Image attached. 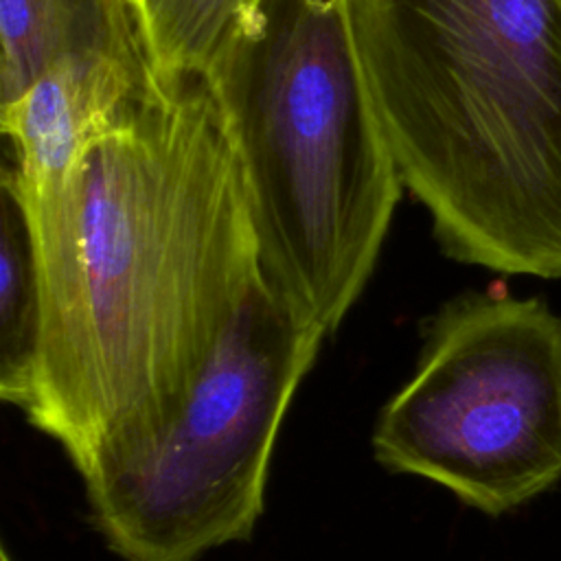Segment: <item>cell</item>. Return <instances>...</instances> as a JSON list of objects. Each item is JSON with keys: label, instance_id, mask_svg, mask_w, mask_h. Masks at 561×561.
<instances>
[{"label": "cell", "instance_id": "3957f363", "mask_svg": "<svg viewBox=\"0 0 561 561\" xmlns=\"http://www.w3.org/2000/svg\"><path fill=\"white\" fill-rule=\"evenodd\" d=\"M202 79L243 169L265 285L333 333L403 188L348 0H250Z\"/></svg>", "mask_w": 561, "mask_h": 561}, {"label": "cell", "instance_id": "6da1fadb", "mask_svg": "<svg viewBox=\"0 0 561 561\" xmlns=\"http://www.w3.org/2000/svg\"><path fill=\"white\" fill-rule=\"evenodd\" d=\"M20 208L42 302L20 412L83 476L175 419L263 278L248 186L206 81L149 79L68 191Z\"/></svg>", "mask_w": 561, "mask_h": 561}, {"label": "cell", "instance_id": "8992f818", "mask_svg": "<svg viewBox=\"0 0 561 561\" xmlns=\"http://www.w3.org/2000/svg\"><path fill=\"white\" fill-rule=\"evenodd\" d=\"M147 85L136 22L121 2L22 94L2 103V129L15 153L2 184L22 206L66 193L88 147L134 110Z\"/></svg>", "mask_w": 561, "mask_h": 561}, {"label": "cell", "instance_id": "5b68a950", "mask_svg": "<svg viewBox=\"0 0 561 561\" xmlns=\"http://www.w3.org/2000/svg\"><path fill=\"white\" fill-rule=\"evenodd\" d=\"M381 467L497 517L561 482V318L543 298L467 291L427 322L377 416Z\"/></svg>", "mask_w": 561, "mask_h": 561}, {"label": "cell", "instance_id": "52a82bcc", "mask_svg": "<svg viewBox=\"0 0 561 561\" xmlns=\"http://www.w3.org/2000/svg\"><path fill=\"white\" fill-rule=\"evenodd\" d=\"M0 206V397L22 410L39 346V278L22 208L4 184Z\"/></svg>", "mask_w": 561, "mask_h": 561}, {"label": "cell", "instance_id": "30bf717a", "mask_svg": "<svg viewBox=\"0 0 561 561\" xmlns=\"http://www.w3.org/2000/svg\"><path fill=\"white\" fill-rule=\"evenodd\" d=\"M0 561H13V559L9 557V550H7V548L2 550V554H0Z\"/></svg>", "mask_w": 561, "mask_h": 561}, {"label": "cell", "instance_id": "ba28073f", "mask_svg": "<svg viewBox=\"0 0 561 561\" xmlns=\"http://www.w3.org/2000/svg\"><path fill=\"white\" fill-rule=\"evenodd\" d=\"M250 0H136L129 9L149 79L171 88L202 79Z\"/></svg>", "mask_w": 561, "mask_h": 561}, {"label": "cell", "instance_id": "8fae6325", "mask_svg": "<svg viewBox=\"0 0 561 561\" xmlns=\"http://www.w3.org/2000/svg\"><path fill=\"white\" fill-rule=\"evenodd\" d=\"M134 2H136V0H127V4H129V7H131V4H134Z\"/></svg>", "mask_w": 561, "mask_h": 561}, {"label": "cell", "instance_id": "9c48e42d", "mask_svg": "<svg viewBox=\"0 0 561 561\" xmlns=\"http://www.w3.org/2000/svg\"><path fill=\"white\" fill-rule=\"evenodd\" d=\"M127 0H0V92L13 101Z\"/></svg>", "mask_w": 561, "mask_h": 561}, {"label": "cell", "instance_id": "7a4b0ae2", "mask_svg": "<svg viewBox=\"0 0 561 561\" xmlns=\"http://www.w3.org/2000/svg\"><path fill=\"white\" fill-rule=\"evenodd\" d=\"M403 186L443 252L561 278V0H348Z\"/></svg>", "mask_w": 561, "mask_h": 561}, {"label": "cell", "instance_id": "277c9868", "mask_svg": "<svg viewBox=\"0 0 561 561\" xmlns=\"http://www.w3.org/2000/svg\"><path fill=\"white\" fill-rule=\"evenodd\" d=\"M324 331L261 278L175 419L81 476L90 519L125 561H197L248 539L272 451Z\"/></svg>", "mask_w": 561, "mask_h": 561}]
</instances>
